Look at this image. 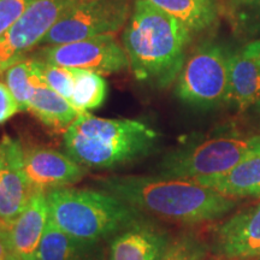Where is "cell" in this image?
I'll list each match as a JSON object with an SVG mask.
<instances>
[{
	"instance_id": "cell-11",
	"label": "cell",
	"mask_w": 260,
	"mask_h": 260,
	"mask_svg": "<svg viewBox=\"0 0 260 260\" xmlns=\"http://www.w3.org/2000/svg\"><path fill=\"white\" fill-rule=\"evenodd\" d=\"M212 252L228 260L260 256V203L229 214L214 230Z\"/></svg>"
},
{
	"instance_id": "cell-34",
	"label": "cell",
	"mask_w": 260,
	"mask_h": 260,
	"mask_svg": "<svg viewBox=\"0 0 260 260\" xmlns=\"http://www.w3.org/2000/svg\"><path fill=\"white\" fill-rule=\"evenodd\" d=\"M2 224H3V223H2V222H0V225H2Z\"/></svg>"
},
{
	"instance_id": "cell-7",
	"label": "cell",
	"mask_w": 260,
	"mask_h": 260,
	"mask_svg": "<svg viewBox=\"0 0 260 260\" xmlns=\"http://www.w3.org/2000/svg\"><path fill=\"white\" fill-rule=\"evenodd\" d=\"M88 0H32L22 17L0 39V74L25 59L64 16Z\"/></svg>"
},
{
	"instance_id": "cell-8",
	"label": "cell",
	"mask_w": 260,
	"mask_h": 260,
	"mask_svg": "<svg viewBox=\"0 0 260 260\" xmlns=\"http://www.w3.org/2000/svg\"><path fill=\"white\" fill-rule=\"evenodd\" d=\"M130 15V0H88L54 24L40 45H61L113 35L126 23Z\"/></svg>"
},
{
	"instance_id": "cell-32",
	"label": "cell",
	"mask_w": 260,
	"mask_h": 260,
	"mask_svg": "<svg viewBox=\"0 0 260 260\" xmlns=\"http://www.w3.org/2000/svg\"><path fill=\"white\" fill-rule=\"evenodd\" d=\"M225 2L228 3V2H232V0H225Z\"/></svg>"
},
{
	"instance_id": "cell-19",
	"label": "cell",
	"mask_w": 260,
	"mask_h": 260,
	"mask_svg": "<svg viewBox=\"0 0 260 260\" xmlns=\"http://www.w3.org/2000/svg\"><path fill=\"white\" fill-rule=\"evenodd\" d=\"M96 245L82 243L68 235L48 217V222L39 245V260H95Z\"/></svg>"
},
{
	"instance_id": "cell-10",
	"label": "cell",
	"mask_w": 260,
	"mask_h": 260,
	"mask_svg": "<svg viewBox=\"0 0 260 260\" xmlns=\"http://www.w3.org/2000/svg\"><path fill=\"white\" fill-rule=\"evenodd\" d=\"M35 190L24 169V148L18 140H0V222L10 226L23 211Z\"/></svg>"
},
{
	"instance_id": "cell-26",
	"label": "cell",
	"mask_w": 260,
	"mask_h": 260,
	"mask_svg": "<svg viewBox=\"0 0 260 260\" xmlns=\"http://www.w3.org/2000/svg\"><path fill=\"white\" fill-rule=\"evenodd\" d=\"M18 112H21V109L17 100L6 83L0 82V124H4Z\"/></svg>"
},
{
	"instance_id": "cell-33",
	"label": "cell",
	"mask_w": 260,
	"mask_h": 260,
	"mask_svg": "<svg viewBox=\"0 0 260 260\" xmlns=\"http://www.w3.org/2000/svg\"><path fill=\"white\" fill-rule=\"evenodd\" d=\"M255 260H260V256H259V258H256V259H255Z\"/></svg>"
},
{
	"instance_id": "cell-29",
	"label": "cell",
	"mask_w": 260,
	"mask_h": 260,
	"mask_svg": "<svg viewBox=\"0 0 260 260\" xmlns=\"http://www.w3.org/2000/svg\"><path fill=\"white\" fill-rule=\"evenodd\" d=\"M249 110H251L253 115H254V116L256 117V118H258L259 121H260V99H259L258 102H256V103L254 104V105H253Z\"/></svg>"
},
{
	"instance_id": "cell-3",
	"label": "cell",
	"mask_w": 260,
	"mask_h": 260,
	"mask_svg": "<svg viewBox=\"0 0 260 260\" xmlns=\"http://www.w3.org/2000/svg\"><path fill=\"white\" fill-rule=\"evenodd\" d=\"M158 139V133L141 121L83 112L64 133V147L84 168L112 170L148 157Z\"/></svg>"
},
{
	"instance_id": "cell-15",
	"label": "cell",
	"mask_w": 260,
	"mask_h": 260,
	"mask_svg": "<svg viewBox=\"0 0 260 260\" xmlns=\"http://www.w3.org/2000/svg\"><path fill=\"white\" fill-rule=\"evenodd\" d=\"M260 99V68L242 48L229 51L225 105L248 111Z\"/></svg>"
},
{
	"instance_id": "cell-27",
	"label": "cell",
	"mask_w": 260,
	"mask_h": 260,
	"mask_svg": "<svg viewBox=\"0 0 260 260\" xmlns=\"http://www.w3.org/2000/svg\"><path fill=\"white\" fill-rule=\"evenodd\" d=\"M12 253L14 252H12L11 243H10L9 228L2 224L0 225V260H8Z\"/></svg>"
},
{
	"instance_id": "cell-5",
	"label": "cell",
	"mask_w": 260,
	"mask_h": 260,
	"mask_svg": "<svg viewBox=\"0 0 260 260\" xmlns=\"http://www.w3.org/2000/svg\"><path fill=\"white\" fill-rule=\"evenodd\" d=\"M260 147V135L236 125H220L206 135L193 136L171 149L158 164V176L180 180L225 174Z\"/></svg>"
},
{
	"instance_id": "cell-4",
	"label": "cell",
	"mask_w": 260,
	"mask_h": 260,
	"mask_svg": "<svg viewBox=\"0 0 260 260\" xmlns=\"http://www.w3.org/2000/svg\"><path fill=\"white\" fill-rule=\"evenodd\" d=\"M48 217L59 229L87 245L115 237L146 219L144 213L107 193L81 188H57L46 193Z\"/></svg>"
},
{
	"instance_id": "cell-16",
	"label": "cell",
	"mask_w": 260,
	"mask_h": 260,
	"mask_svg": "<svg viewBox=\"0 0 260 260\" xmlns=\"http://www.w3.org/2000/svg\"><path fill=\"white\" fill-rule=\"evenodd\" d=\"M194 181L235 200L260 199V147L225 174Z\"/></svg>"
},
{
	"instance_id": "cell-28",
	"label": "cell",
	"mask_w": 260,
	"mask_h": 260,
	"mask_svg": "<svg viewBox=\"0 0 260 260\" xmlns=\"http://www.w3.org/2000/svg\"><path fill=\"white\" fill-rule=\"evenodd\" d=\"M242 51L245 52L247 56L251 57L260 68V39L247 42L245 46L242 47Z\"/></svg>"
},
{
	"instance_id": "cell-23",
	"label": "cell",
	"mask_w": 260,
	"mask_h": 260,
	"mask_svg": "<svg viewBox=\"0 0 260 260\" xmlns=\"http://www.w3.org/2000/svg\"><path fill=\"white\" fill-rule=\"evenodd\" d=\"M32 65L40 79L50 88L56 90L58 94L70 100L73 93V73L69 68L58 67V65L47 63V61L32 58Z\"/></svg>"
},
{
	"instance_id": "cell-14",
	"label": "cell",
	"mask_w": 260,
	"mask_h": 260,
	"mask_svg": "<svg viewBox=\"0 0 260 260\" xmlns=\"http://www.w3.org/2000/svg\"><path fill=\"white\" fill-rule=\"evenodd\" d=\"M48 222L46 193L35 191L27 206L9 226L10 243L19 258L37 255L39 245Z\"/></svg>"
},
{
	"instance_id": "cell-30",
	"label": "cell",
	"mask_w": 260,
	"mask_h": 260,
	"mask_svg": "<svg viewBox=\"0 0 260 260\" xmlns=\"http://www.w3.org/2000/svg\"><path fill=\"white\" fill-rule=\"evenodd\" d=\"M8 260H39V259L37 258V255L31 256V258H19V256H17L16 254H14V253H12V254L8 258Z\"/></svg>"
},
{
	"instance_id": "cell-17",
	"label": "cell",
	"mask_w": 260,
	"mask_h": 260,
	"mask_svg": "<svg viewBox=\"0 0 260 260\" xmlns=\"http://www.w3.org/2000/svg\"><path fill=\"white\" fill-rule=\"evenodd\" d=\"M28 111L42 124L56 133H64L81 113L56 90L47 86L39 76L28 104Z\"/></svg>"
},
{
	"instance_id": "cell-18",
	"label": "cell",
	"mask_w": 260,
	"mask_h": 260,
	"mask_svg": "<svg viewBox=\"0 0 260 260\" xmlns=\"http://www.w3.org/2000/svg\"><path fill=\"white\" fill-rule=\"evenodd\" d=\"M155 8L167 12L191 34L210 29L219 17L217 0H147Z\"/></svg>"
},
{
	"instance_id": "cell-24",
	"label": "cell",
	"mask_w": 260,
	"mask_h": 260,
	"mask_svg": "<svg viewBox=\"0 0 260 260\" xmlns=\"http://www.w3.org/2000/svg\"><path fill=\"white\" fill-rule=\"evenodd\" d=\"M207 254V243L194 234H186L172 240L162 260H205Z\"/></svg>"
},
{
	"instance_id": "cell-6",
	"label": "cell",
	"mask_w": 260,
	"mask_h": 260,
	"mask_svg": "<svg viewBox=\"0 0 260 260\" xmlns=\"http://www.w3.org/2000/svg\"><path fill=\"white\" fill-rule=\"evenodd\" d=\"M229 51L205 42L187 58L178 74L175 94L181 102L200 110L225 105Z\"/></svg>"
},
{
	"instance_id": "cell-12",
	"label": "cell",
	"mask_w": 260,
	"mask_h": 260,
	"mask_svg": "<svg viewBox=\"0 0 260 260\" xmlns=\"http://www.w3.org/2000/svg\"><path fill=\"white\" fill-rule=\"evenodd\" d=\"M24 169L32 189L42 193L77 183L87 174L70 155L46 147L24 148Z\"/></svg>"
},
{
	"instance_id": "cell-9",
	"label": "cell",
	"mask_w": 260,
	"mask_h": 260,
	"mask_svg": "<svg viewBox=\"0 0 260 260\" xmlns=\"http://www.w3.org/2000/svg\"><path fill=\"white\" fill-rule=\"evenodd\" d=\"M37 59L70 69L89 70L99 75L115 74L130 67L124 47L113 35L50 45L38 52Z\"/></svg>"
},
{
	"instance_id": "cell-2",
	"label": "cell",
	"mask_w": 260,
	"mask_h": 260,
	"mask_svg": "<svg viewBox=\"0 0 260 260\" xmlns=\"http://www.w3.org/2000/svg\"><path fill=\"white\" fill-rule=\"evenodd\" d=\"M191 32L147 0H136L123 34V46L135 79L165 88L187 59Z\"/></svg>"
},
{
	"instance_id": "cell-25",
	"label": "cell",
	"mask_w": 260,
	"mask_h": 260,
	"mask_svg": "<svg viewBox=\"0 0 260 260\" xmlns=\"http://www.w3.org/2000/svg\"><path fill=\"white\" fill-rule=\"evenodd\" d=\"M32 0H0V39L24 14Z\"/></svg>"
},
{
	"instance_id": "cell-22",
	"label": "cell",
	"mask_w": 260,
	"mask_h": 260,
	"mask_svg": "<svg viewBox=\"0 0 260 260\" xmlns=\"http://www.w3.org/2000/svg\"><path fill=\"white\" fill-rule=\"evenodd\" d=\"M6 86L17 100L21 112L28 111V104L39 75L31 59H23L10 67L4 73Z\"/></svg>"
},
{
	"instance_id": "cell-20",
	"label": "cell",
	"mask_w": 260,
	"mask_h": 260,
	"mask_svg": "<svg viewBox=\"0 0 260 260\" xmlns=\"http://www.w3.org/2000/svg\"><path fill=\"white\" fill-rule=\"evenodd\" d=\"M70 69V68H69ZM73 93L70 104L80 112L99 109L107 95V83L102 75L89 70L71 69Z\"/></svg>"
},
{
	"instance_id": "cell-1",
	"label": "cell",
	"mask_w": 260,
	"mask_h": 260,
	"mask_svg": "<svg viewBox=\"0 0 260 260\" xmlns=\"http://www.w3.org/2000/svg\"><path fill=\"white\" fill-rule=\"evenodd\" d=\"M96 184L139 212L180 225L224 219L237 207V200L191 180L107 176L98 178Z\"/></svg>"
},
{
	"instance_id": "cell-13",
	"label": "cell",
	"mask_w": 260,
	"mask_h": 260,
	"mask_svg": "<svg viewBox=\"0 0 260 260\" xmlns=\"http://www.w3.org/2000/svg\"><path fill=\"white\" fill-rule=\"evenodd\" d=\"M171 242L165 230L144 219L112 237L109 260H162Z\"/></svg>"
},
{
	"instance_id": "cell-31",
	"label": "cell",
	"mask_w": 260,
	"mask_h": 260,
	"mask_svg": "<svg viewBox=\"0 0 260 260\" xmlns=\"http://www.w3.org/2000/svg\"><path fill=\"white\" fill-rule=\"evenodd\" d=\"M207 260H228V259H223V258H219V256H217V255H216V258H213V259H207Z\"/></svg>"
},
{
	"instance_id": "cell-21",
	"label": "cell",
	"mask_w": 260,
	"mask_h": 260,
	"mask_svg": "<svg viewBox=\"0 0 260 260\" xmlns=\"http://www.w3.org/2000/svg\"><path fill=\"white\" fill-rule=\"evenodd\" d=\"M226 10L237 35L260 39V0H232L226 3Z\"/></svg>"
}]
</instances>
